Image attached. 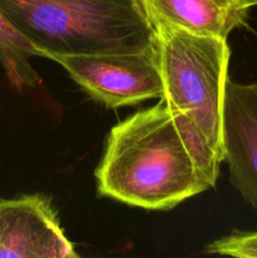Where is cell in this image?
<instances>
[{"label":"cell","instance_id":"1","mask_svg":"<svg viewBox=\"0 0 257 258\" xmlns=\"http://www.w3.org/2000/svg\"><path fill=\"white\" fill-rule=\"evenodd\" d=\"M222 161L160 98L113 126L96 169L100 196L146 211L174 208L216 185Z\"/></svg>","mask_w":257,"mask_h":258},{"label":"cell","instance_id":"2","mask_svg":"<svg viewBox=\"0 0 257 258\" xmlns=\"http://www.w3.org/2000/svg\"><path fill=\"white\" fill-rule=\"evenodd\" d=\"M0 10L50 60L143 52L153 40L136 0H0Z\"/></svg>","mask_w":257,"mask_h":258},{"label":"cell","instance_id":"3","mask_svg":"<svg viewBox=\"0 0 257 258\" xmlns=\"http://www.w3.org/2000/svg\"><path fill=\"white\" fill-rule=\"evenodd\" d=\"M153 29L151 49L164 86L161 100L224 161L223 105L231 58L227 39L168 27Z\"/></svg>","mask_w":257,"mask_h":258},{"label":"cell","instance_id":"4","mask_svg":"<svg viewBox=\"0 0 257 258\" xmlns=\"http://www.w3.org/2000/svg\"><path fill=\"white\" fill-rule=\"evenodd\" d=\"M73 81L108 108L161 98L163 78L151 47L135 53L55 55Z\"/></svg>","mask_w":257,"mask_h":258},{"label":"cell","instance_id":"5","mask_svg":"<svg viewBox=\"0 0 257 258\" xmlns=\"http://www.w3.org/2000/svg\"><path fill=\"white\" fill-rule=\"evenodd\" d=\"M50 201L0 198V258H77Z\"/></svg>","mask_w":257,"mask_h":258},{"label":"cell","instance_id":"6","mask_svg":"<svg viewBox=\"0 0 257 258\" xmlns=\"http://www.w3.org/2000/svg\"><path fill=\"white\" fill-rule=\"evenodd\" d=\"M223 154L232 185L257 211V82L227 81Z\"/></svg>","mask_w":257,"mask_h":258},{"label":"cell","instance_id":"7","mask_svg":"<svg viewBox=\"0 0 257 258\" xmlns=\"http://www.w3.org/2000/svg\"><path fill=\"white\" fill-rule=\"evenodd\" d=\"M153 28L168 27L227 39L246 20L248 8L239 0H136Z\"/></svg>","mask_w":257,"mask_h":258},{"label":"cell","instance_id":"8","mask_svg":"<svg viewBox=\"0 0 257 258\" xmlns=\"http://www.w3.org/2000/svg\"><path fill=\"white\" fill-rule=\"evenodd\" d=\"M34 57L44 58V54L0 10V66L14 90L22 92L40 83L30 63Z\"/></svg>","mask_w":257,"mask_h":258},{"label":"cell","instance_id":"9","mask_svg":"<svg viewBox=\"0 0 257 258\" xmlns=\"http://www.w3.org/2000/svg\"><path fill=\"white\" fill-rule=\"evenodd\" d=\"M207 252L238 258H257V231L234 232L208 244Z\"/></svg>","mask_w":257,"mask_h":258},{"label":"cell","instance_id":"10","mask_svg":"<svg viewBox=\"0 0 257 258\" xmlns=\"http://www.w3.org/2000/svg\"><path fill=\"white\" fill-rule=\"evenodd\" d=\"M239 2H241L244 7L248 8V9H251V8L253 7H257V0H239Z\"/></svg>","mask_w":257,"mask_h":258}]
</instances>
